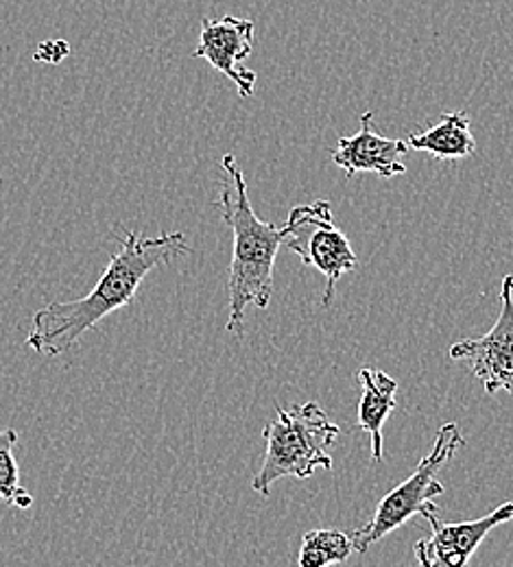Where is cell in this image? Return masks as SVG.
Instances as JSON below:
<instances>
[{
  "label": "cell",
  "instance_id": "1",
  "mask_svg": "<svg viewBox=\"0 0 513 567\" xmlns=\"http://www.w3.org/2000/svg\"><path fill=\"white\" fill-rule=\"evenodd\" d=\"M121 249L112 256L96 286L81 299L53 301L35 310L27 346L42 355L66 354L74 343L101 319L125 308L138 286L155 267L188 256L193 249L182 231L145 238L132 229L119 227Z\"/></svg>",
  "mask_w": 513,
  "mask_h": 567
},
{
  "label": "cell",
  "instance_id": "2",
  "mask_svg": "<svg viewBox=\"0 0 513 567\" xmlns=\"http://www.w3.org/2000/svg\"><path fill=\"white\" fill-rule=\"evenodd\" d=\"M223 171L229 175V186L220 188L219 208L225 225L234 234L229 265V317L227 332L240 337L247 306L267 308L274 297V267L287 229L260 220L249 202L245 175L232 153L223 155Z\"/></svg>",
  "mask_w": 513,
  "mask_h": 567
},
{
  "label": "cell",
  "instance_id": "3",
  "mask_svg": "<svg viewBox=\"0 0 513 567\" xmlns=\"http://www.w3.org/2000/svg\"><path fill=\"white\" fill-rule=\"evenodd\" d=\"M339 425L330 422L317 402L278 409L276 420L263 432L267 450L252 489L267 497L280 478H310L317 470H332L328 452L339 441Z\"/></svg>",
  "mask_w": 513,
  "mask_h": 567
},
{
  "label": "cell",
  "instance_id": "4",
  "mask_svg": "<svg viewBox=\"0 0 513 567\" xmlns=\"http://www.w3.org/2000/svg\"><path fill=\"white\" fill-rule=\"evenodd\" d=\"M463 443L465 439L459 425L454 422L441 425L433 450L420 461L415 472L382 497L366 526L350 535L355 553H367L369 546L404 526L413 515L424 517L429 524L440 519V508L433 499L440 497L445 489L435 474L456 454L459 447H463Z\"/></svg>",
  "mask_w": 513,
  "mask_h": 567
},
{
  "label": "cell",
  "instance_id": "5",
  "mask_svg": "<svg viewBox=\"0 0 513 567\" xmlns=\"http://www.w3.org/2000/svg\"><path fill=\"white\" fill-rule=\"evenodd\" d=\"M285 229V245L306 267L317 269L326 278L321 303L330 306L337 282L359 267V258L348 236L335 225L332 206L328 202L295 206Z\"/></svg>",
  "mask_w": 513,
  "mask_h": 567
},
{
  "label": "cell",
  "instance_id": "6",
  "mask_svg": "<svg viewBox=\"0 0 513 567\" xmlns=\"http://www.w3.org/2000/svg\"><path fill=\"white\" fill-rule=\"evenodd\" d=\"M452 360H465L490 395L505 391L513 398V276H505L501 315L479 339H463L450 348Z\"/></svg>",
  "mask_w": 513,
  "mask_h": 567
},
{
  "label": "cell",
  "instance_id": "7",
  "mask_svg": "<svg viewBox=\"0 0 513 567\" xmlns=\"http://www.w3.org/2000/svg\"><path fill=\"white\" fill-rule=\"evenodd\" d=\"M254 29L256 27L252 20L234 16H225L220 20L204 18L199 47L193 53V58L206 60L215 71L232 79L243 99L254 94L258 79L256 72L243 66L245 60L252 55Z\"/></svg>",
  "mask_w": 513,
  "mask_h": 567
},
{
  "label": "cell",
  "instance_id": "8",
  "mask_svg": "<svg viewBox=\"0 0 513 567\" xmlns=\"http://www.w3.org/2000/svg\"><path fill=\"white\" fill-rule=\"evenodd\" d=\"M513 517V502L496 506L481 519L461 524L431 522V537L415 544V559L420 567H470V561L483 539L501 524Z\"/></svg>",
  "mask_w": 513,
  "mask_h": 567
},
{
  "label": "cell",
  "instance_id": "9",
  "mask_svg": "<svg viewBox=\"0 0 513 567\" xmlns=\"http://www.w3.org/2000/svg\"><path fill=\"white\" fill-rule=\"evenodd\" d=\"M409 144L393 138H384L373 130V114L361 116V132L348 138H339L332 151V162L346 171L348 177L359 173H373L378 177H398L407 173L402 157Z\"/></svg>",
  "mask_w": 513,
  "mask_h": 567
},
{
  "label": "cell",
  "instance_id": "10",
  "mask_svg": "<svg viewBox=\"0 0 513 567\" xmlns=\"http://www.w3.org/2000/svg\"><path fill=\"white\" fill-rule=\"evenodd\" d=\"M359 380L363 384V395L359 402V417L357 424L369 434L371 439V458L376 463L382 461V425L387 417L396 409V393H398V382L387 375L380 369L373 367H363L359 371Z\"/></svg>",
  "mask_w": 513,
  "mask_h": 567
},
{
  "label": "cell",
  "instance_id": "11",
  "mask_svg": "<svg viewBox=\"0 0 513 567\" xmlns=\"http://www.w3.org/2000/svg\"><path fill=\"white\" fill-rule=\"evenodd\" d=\"M409 146L427 151L438 159H465L476 151V141L470 130L468 112L443 114L440 123L424 134H411Z\"/></svg>",
  "mask_w": 513,
  "mask_h": 567
},
{
  "label": "cell",
  "instance_id": "12",
  "mask_svg": "<svg viewBox=\"0 0 513 567\" xmlns=\"http://www.w3.org/2000/svg\"><path fill=\"white\" fill-rule=\"evenodd\" d=\"M355 553L352 537L341 530H310L301 539L297 567H328Z\"/></svg>",
  "mask_w": 513,
  "mask_h": 567
},
{
  "label": "cell",
  "instance_id": "13",
  "mask_svg": "<svg viewBox=\"0 0 513 567\" xmlns=\"http://www.w3.org/2000/svg\"><path fill=\"white\" fill-rule=\"evenodd\" d=\"M18 443V432L7 427L0 430V499L16 508H31L33 496L20 487V470L13 456V447Z\"/></svg>",
  "mask_w": 513,
  "mask_h": 567
}]
</instances>
